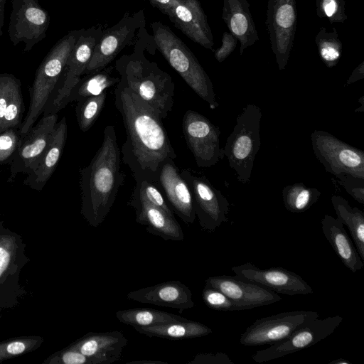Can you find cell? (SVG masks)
Returning a JSON list of instances; mask_svg holds the SVG:
<instances>
[{"label":"cell","mask_w":364,"mask_h":364,"mask_svg":"<svg viewBox=\"0 0 364 364\" xmlns=\"http://www.w3.org/2000/svg\"><path fill=\"white\" fill-rule=\"evenodd\" d=\"M345 6V0H316V15L327 18L331 24L343 23L348 18Z\"/></svg>","instance_id":"cell-39"},{"label":"cell","mask_w":364,"mask_h":364,"mask_svg":"<svg viewBox=\"0 0 364 364\" xmlns=\"http://www.w3.org/2000/svg\"><path fill=\"white\" fill-rule=\"evenodd\" d=\"M237 38L230 32H224L222 37V45L214 51V56L218 62H223L235 50Z\"/></svg>","instance_id":"cell-44"},{"label":"cell","mask_w":364,"mask_h":364,"mask_svg":"<svg viewBox=\"0 0 364 364\" xmlns=\"http://www.w3.org/2000/svg\"><path fill=\"white\" fill-rule=\"evenodd\" d=\"M182 131L198 167L210 168L224 157L220 146V129L205 116L187 110L182 120Z\"/></svg>","instance_id":"cell-11"},{"label":"cell","mask_w":364,"mask_h":364,"mask_svg":"<svg viewBox=\"0 0 364 364\" xmlns=\"http://www.w3.org/2000/svg\"><path fill=\"white\" fill-rule=\"evenodd\" d=\"M178 2L183 4L186 6L197 7L200 6V3L198 0H177Z\"/></svg>","instance_id":"cell-48"},{"label":"cell","mask_w":364,"mask_h":364,"mask_svg":"<svg viewBox=\"0 0 364 364\" xmlns=\"http://www.w3.org/2000/svg\"><path fill=\"white\" fill-rule=\"evenodd\" d=\"M158 184L175 213L187 225L193 224L196 216L192 193L174 160L164 164L159 173Z\"/></svg>","instance_id":"cell-20"},{"label":"cell","mask_w":364,"mask_h":364,"mask_svg":"<svg viewBox=\"0 0 364 364\" xmlns=\"http://www.w3.org/2000/svg\"><path fill=\"white\" fill-rule=\"evenodd\" d=\"M180 173L191 191L200 228L213 232L223 223L228 222L230 204L220 191L205 176L197 175L190 169H182Z\"/></svg>","instance_id":"cell-9"},{"label":"cell","mask_w":364,"mask_h":364,"mask_svg":"<svg viewBox=\"0 0 364 364\" xmlns=\"http://www.w3.org/2000/svg\"><path fill=\"white\" fill-rule=\"evenodd\" d=\"M323 233L341 262L353 273L364 267L353 241L344 225L334 217L325 215L321 221Z\"/></svg>","instance_id":"cell-27"},{"label":"cell","mask_w":364,"mask_h":364,"mask_svg":"<svg viewBox=\"0 0 364 364\" xmlns=\"http://www.w3.org/2000/svg\"><path fill=\"white\" fill-rule=\"evenodd\" d=\"M85 28L74 29L60 38L38 66L28 91V111L21 126L26 134L44 112L46 105L60 80L73 46Z\"/></svg>","instance_id":"cell-5"},{"label":"cell","mask_w":364,"mask_h":364,"mask_svg":"<svg viewBox=\"0 0 364 364\" xmlns=\"http://www.w3.org/2000/svg\"><path fill=\"white\" fill-rule=\"evenodd\" d=\"M21 81L10 73H0V132L21 126L24 104Z\"/></svg>","instance_id":"cell-28"},{"label":"cell","mask_w":364,"mask_h":364,"mask_svg":"<svg viewBox=\"0 0 364 364\" xmlns=\"http://www.w3.org/2000/svg\"><path fill=\"white\" fill-rule=\"evenodd\" d=\"M58 120L57 113L45 114L23 136L10 164L7 182L19 173L30 174L38 166Z\"/></svg>","instance_id":"cell-17"},{"label":"cell","mask_w":364,"mask_h":364,"mask_svg":"<svg viewBox=\"0 0 364 364\" xmlns=\"http://www.w3.org/2000/svg\"><path fill=\"white\" fill-rule=\"evenodd\" d=\"M364 78V62H361L352 72L346 81V85H349Z\"/></svg>","instance_id":"cell-46"},{"label":"cell","mask_w":364,"mask_h":364,"mask_svg":"<svg viewBox=\"0 0 364 364\" xmlns=\"http://www.w3.org/2000/svg\"><path fill=\"white\" fill-rule=\"evenodd\" d=\"M265 24L278 68L283 70L288 63L296 31V0H268Z\"/></svg>","instance_id":"cell-10"},{"label":"cell","mask_w":364,"mask_h":364,"mask_svg":"<svg viewBox=\"0 0 364 364\" xmlns=\"http://www.w3.org/2000/svg\"><path fill=\"white\" fill-rule=\"evenodd\" d=\"M320 58L328 68L336 66L342 55L343 45L336 28L328 32L321 27L315 37Z\"/></svg>","instance_id":"cell-34"},{"label":"cell","mask_w":364,"mask_h":364,"mask_svg":"<svg viewBox=\"0 0 364 364\" xmlns=\"http://www.w3.org/2000/svg\"><path fill=\"white\" fill-rule=\"evenodd\" d=\"M25 134L21 127H11L0 132V164H10Z\"/></svg>","instance_id":"cell-37"},{"label":"cell","mask_w":364,"mask_h":364,"mask_svg":"<svg viewBox=\"0 0 364 364\" xmlns=\"http://www.w3.org/2000/svg\"><path fill=\"white\" fill-rule=\"evenodd\" d=\"M102 31L101 26H95L85 28L82 32L67 60L63 78L55 92L52 107L45 114L57 113L67 105V99L81 76L84 75Z\"/></svg>","instance_id":"cell-16"},{"label":"cell","mask_w":364,"mask_h":364,"mask_svg":"<svg viewBox=\"0 0 364 364\" xmlns=\"http://www.w3.org/2000/svg\"><path fill=\"white\" fill-rule=\"evenodd\" d=\"M129 363H142V364H146V363H149V364H151V363H164V362H161V361H151V360H149V361H146V360H142V361H134V362H130Z\"/></svg>","instance_id":"cell-50"},{"label":"cell","mask_w":364,"mask_h":364,"mask_svg":"<svg viewBox=\"0 0 364 364\" xmlns=\"http://www.w3.org/2000/svg\"><path fill=\"white\" fill-rule=\"evenodd\" d=\"M145 26L144 12L140 10L132 15L126 12L116 24L103 30L84 75L108 66L134 40L139 29Z\"/></svg>","instance_id":"cell-13"},{"label":"cell","mask_w":364,"mask_h":364,"mask_svg":"<svg viewBox=\"0 0 364 364\" xmlns=\"http://www.w3.org/2000/svg\"><path fill=\"white\" fill-rule=\"evenodd\" d=\"M136 37L133 51L119 57L115 62L114 69L128 87L152 107L162 119H166L174 104V82L156 63L146 58L145 50L152 46L154 38L149 35L145 26L139 29Z\"/></svg>","instance_id":"cell-3"},{"label":"cell","mask_w":364,"mask_h":364,"mask_svg":"<svg viewBox=\"0 0 364 364\" xmlns=\"http://www.w3.org/2000/svg\"><path fill=\"white\" fill-rule=\"evenodd\" d=\"M114 105L126 132L120 149L123 163L136 182L158 184L164 164L176 158L161 117L121 80L114 89Z\"/></svg>","instance_id":"cell-1"},{"label":"cell","mask_w":364,"mask_h":364,"mask_svg":"<svg viewBox=\"0 0 364 364\" xmlns=\"http://www.w3.org/2000/svg\"><path fill=\"white\" fill-rule=\"evenodd\" d=\"M235 276L288 296L313 293L311 286L299 274L281 267L260 269L250 262L231 267Z\"/></svg>","instance_id":"cell-18"},{"label":"cell","mask_w":364,"mask_h":364,"mask_svg":"<svg viewBox=\"0 0 364 364\" xmlns=\"http://www.w3.org/2000/svg\"><path fill=\"white\" fill-rule=\"evenodd\" d=\"M43 341L40 336H21L0 341V363L31 353L39 348Z\"/></svg>","instance_id":"cell-36"},{"label":"cell","mask_w":364,"mask_h":364,"mask_svg":"<svg viewBox=\"0 0 364 364\" xmlns=\"http://www.w3.org/2000/svg\"><path fill=\"white\" fill-rule=\"evenodd\" d=\"M120 156L114 127L107 125L102 145L90 163L80 171V213L92 228L103 223L124 181Z\"/></svg>","instance_id":"cell-2"},{"label":"cell","mask_w":364,"mask_h":364,"mask_svg":"<svg viewBox=\"0 0 364 364\" xmlns=\"http://www.w3.org/2000/svg\"><path fill=\"white\" fill-rule=\"evenodd\" d=\"M133 193L152 205L161 208L171 216H174L172 210L167 204L163 194L159 188V185L146 181L136 182Z\"/></svg>","instance_id":"cell-38"},{"label":"cell","mask_w":364,"mask_h":364,"mask_svg":"<svg viewBox=\"0 0 364 364\" xmlns=\"http://www.w3.org/2000/svg\"><path fill=\"white\" fill-rule=\"evenodd\" d=\"M128 340L119 331L89 332L69 345L93 364H111L119 360Z\"/></svg>","instance_id":"cell-21"},{"label":"cell","mask_w":364,"mask_h":364,"mask_svg":"<svg viewBox=\"0 0 364 364\" xmlns=\"http://www.w3.org/2000/svg\"><path fill=\"white\" fill-rule=\"evenodd\" d=\"M150 26L155 46L167 62L210 109L218 107L213 85L192 51L161 21L152 22Z\"/></svg>","instance_id":"cell-4"},{"label":"cell","mask_w":364,"mask_h":364,"mask_svg":"<svg viewBox=\"0 0 364 364\" xmlns=\"http://www.w3.org/2000/svg\"><path fill=\"white\" fill-rule=\"evenodd\" d=\"M122 323L135 327H146L169 322L187 321L184 317L153 309L134 308L119 310L115 313Z\"/></svg>","instance_id":"cell-32"},{"label":"cell","mask_w":364,"mask_h":364,"mask_svg":"<svg viewBox=\"0 0 364 364\" xmlns=\"http://www.w3.org/2000/svg\"><path fill=\"white\" fill-rule=\"evenodd\" d=\"M68 127L65 117L57 123L48 144L36 168L23 181V184L40 191L55 170L63 154L67 139Z\"/></svg>","instance_id":"cell-25"},{"label":"cell","mask_w":364,"mask_h":364,"mask_svg":"<svg viewBox=\"0 0 364 364\" xmlns=\"http://www.w3.org/2000/svg\"><path fill=\"white\" fill-rule=\"evenodd\" d=\"M127 204L135 211L136 222L144 225L150 234L166 241L184 239L181 227L174 216L169 215L133 192Z\"/></svg>","instance_id":"cell-22"},{"label":"cell","mask_w":364,"mask_h":364,"mask_svg":"<svg viewBox=\"0 0 364 364\" xmlns=\"http://www.w3.org/2000/svg\"><path fill=\"white\" fill-rule=\"evenodd\" d=\"M6 0H0V38L3 34L2 28L4 22L5 4Z\"/></svg>","instance_id":"cell-47"},{"label":"cell","mask_w":364,"mask_h":364,"mask_svg":"<svg viewBox=\"0 0 364 364\" xmlns=\"http://www.w3.org/2000/svg\"><path fill=\"white\" fill-rule=\"evenodd\" d=\"M134 328L148 337L176 340L200 338L213 333V330L203 323L191 320Z\"/></svg>","instance_id":"cell-29"},{"label":"cell","mask_w":364,"mask_h":364,"mask_svg":"<svg viewBox=\"0 0 364 364\" xmlns=\"http://www.w3.org/2000/svg\"><path fill=\"white\" fill-rule=\"evenodd\" d=\"M128 299L144 304L176 309L179 313L195 306L191 289L180 281H169L134 290Z\"/></svg>","instance_id":"cell-23"},{"label":"cell","mask_w":364,"mask_h":364,"mask_svg":"<svg viewBox=\"0 0 364 364\" xmlns=\"http://www.w3.org/2000/svg\"><path fill=\"white\" fill-rule=\"evenodd\" d=\"M314 154L325 170L336 178L348 173L364 179V152L331 133L314 130L311 134Z\"/></svg>","instance_id":"cell-8"},{"label":"cell","mask_w":364,"mask_h":364,"mask_svg":"<svg viewBox=\"0 0 364 364\" xmlns=\"http://www.w3.org/2000/svg\"><path fill=\"white\" fill-rule=\"evenodd\" d=\"M346 191L356 201L364 204V179L344 173L337 177Z\"/></svg>","instance_id":"cell-42"},{"label":"cell","mask_w":364,"mask_h":364,"mask_svg":"<svg viewBox=\"0 0 364 364\" xmlns=\"http://www.w3.org/2000/svg\"><path fill=\"white\" fill-rule=\"evenodd\" d=\"M8 33L14 46L23 42V52H29L46 36L50 24L48 11L38 0H12Z\"/></svg>","instance_id":"cell-14"},{"label":"cell","mask_w":364,"mask_h":364,"mask_svg":"<svg viewBox=\"0 0 364 364\" xmlns=\"http://www.w3.org/2000/svg\"><path fill=\"white\" fill-rule=\"evenodd\" d=\"M331 200L337 219L348 227L357 251L364 261L363 212L356 207H351L348 200L340 196H332Z\"/></svg>","instance_id":"cell-31"},{"label":"cell","mask_w":364,"mask_h":364,"mask_svg":"<svg viewBox=\"0 0 364 364\" xmlns=\"http://www.w3.org/2000/svg\"><path fill=\"white\" fill-rule=\"evenodd\" d=\"M222 18L228 28L240 42V54L258 40L248 0H223Z\"/></svg>","instance_id":"cell-26"},{"label":"cell","mask_w":364,"mask_h":364,"mask_svg":"<svg viewBox=\"0 0 364 364\" xmlns=\"http://www.w3.org/2000/svg\"><path fill=\"white\" fill-rule=\"evenodd\" d=\"M202 299L205 305L218 311H238L233 302L222 291L205 287L202 292Z\"/></svg>","instance_id":"cell-40"},{"label":"cell","mask_w":364,"mask_h":364,"mask_svg":"<svg viewBox=\"0 0 364 364\" xmlns=\"http://www.w3.org/2000/svg\"><path fill=\"white\" fill-rule=\"evenodd\" d=\"M205 287L222 291L239 311L269 305L282 299L277 293L237 276L210 277L205 279Z\"/></svg>","instance_id":"cell-19"},{"label":"cell","mask_w":364,"mask_h":364,"mask_svg":"<svg viewBox=\"0 0 364 364\" xmlns=\"http://www.w3.org/2000/svg\"><path fill=\"white\" fill-rule=\"evenodd\" d=\"M321 196L317 188L306 186L302 183L286 186L282 190V199L285 208L294 213L309 210Z\"/></svg>","instance_id":"cell-33"},{"label":"cell","mask_w":364,"mask_h":364,"mask_svg":"<svg viewBox=\"0 0 364 364\" xmlns=\"http://www.w3.org/2000/svg\"><path fill=\"white\" fill-rule=\"evenodd\" d=\"M330 364H351V363L345 358H338L329 363Z\"/></svg>","instance_id":"cell-49"},{"label":"cell","mask_w":364,"mask_h":364,"mask_svg":"<svg viewBox=\"0 0 364 364\" xmlns=\"http://www.w3.org/2000/svg\"><path fill=\"white\" fill-rule=\"evenodd\" d=\"M189 364H234L230 358L225 353H200Z\"/></svg>","instance_id":"cell-43"},{"label":"cell","mask_w":364,"mask_h":364,"mask_svg":"<svg viewBox=\"0 0 364 364\" xmlns=\"http://www.w3.org/2000/svg\"><path fill=\"white\" fill-rule=\"evenodd\" d=\"M114 66L108 65L104 69L85 75L72 89L66 101H79L87 97L100 95L112 86L117 85L120 77L113 74Z\"/></svg>","instance_id":"cell-30"},{"label":"cell","mask_w":364,"mask_h":364,"mask_svg":"<svg viewBox=\"0 0 364 364\" xmlns=\"http://www.w3.org/2000/svg\"><path fill=\"white\" fill-rule=\"evenodd\" d=\"M144 1H146V0H144Z\"/></svg>","instance_id":"cell-51"},{"label":"cell","mask_w":364,"mask_h":364,"mask_svg":"<svg viewBox=\"0 0 364 364\" xmlns=\"http://www.w3.org/2000/svg\"><path fill=\"white\" fill-rule=\"evenodd\" d=\"M262 117V110L258 106L246 105L237 117L236 124L223 149L230 167L243 184L250 180L255 159L261 146Z\"/></svg>","instance_id":"cell-6"},{"label":"cell","mask_w":364,"mask_h":364,"mask_svg":"<svg viewBox=\"0 0 364 364\" xmlns=\"http://www.w3.org/2000/svg\"><path fill=\"white\" fill-rule=\"evenodd\" d=\"M343 319L339 315L311 319L287 338L267 348L257 350L252 358L257 363H262L311 347L332 334Z\"/></svg>","instance_id":"cell-12"},{"label":"cell","mask_w":364,"mask_h":364,"mask_svg":"<svg viewBox=\"0 0 364 364\" xmlns=\"http://www.w3.org/2000/svg\"><path fill=\"white\" fill-rule=\"evenodd\" d=\"M319 317L311 311H291L257 319L249 326L240 338L245 346L272 345L287 338L306 322Z\"/></svg>","instance_id":"cell-15"},{"label":"cell","mask_w":364,"mask_h":364,"mask_svg":"<svg viewBox=\"0 0 364 364\" xmlns=\"http://www.w3.org/2000/svg\"><path fill=\"white\" fill-rule=\"evenodd\" d=\"M175 0H149L150 4L166 15L172 8Z\"/></svg>","instance_id":"cell-45"},{"label":"cell","mask_w":364,"mask_h":364,"mask_svg":"<svg viewBox=\"0 0 364 364\" xmlns=\"http://www.w3.org/2000/svg\"><path fill=\"white\" fill-rule=\"evenodd\" d=\"M43 364H93L92 361L78 350L70 347L57 351L43 361Z\"/></svg>","instance_id":"cell-41"},{"label":"cell","mask_w":364,"mask_h":364,"mask_svg":"<svg viewBox=\"0 0 364 364\" xmlns=\"http://www.w3.org/2000/svg\"><path fill=\"white\" fill-rule=\"evenodd\" d=\"M107 98V91L77 102L75 113L80 129L85 132L94 124L100 116Z\"/></svg>","instance_id":"cell-35"},{"label":"cell","mask_w":364,"mask_h":364,"mask_svg":"<svg viewBox=\"0 0 364 364\" xmlns=\"http://www.w3.org/2000/svg\"><path fill=\"white\" fill-rule=\"evenodd\" d=\"M21 235L0 220V317L18 306L27 294L21 283L23 269L30 262Z\"/></svg>","instance_id":"cell-7"},{"label":"cell","mask_w":364,"mask_h":364,"mask_svg":"<svg viewBox=\"0 0 364 364\" xmlns=\"http://www.w3.org/2000/svg\"><path fill=\"white\" fill-rule=\"evenodd\" d=\"M167 16L174 26L193 42L213 50V36L201 6H186L175 0Z\"/></svg>","instance_id":"cell-24"}]
</instances>
